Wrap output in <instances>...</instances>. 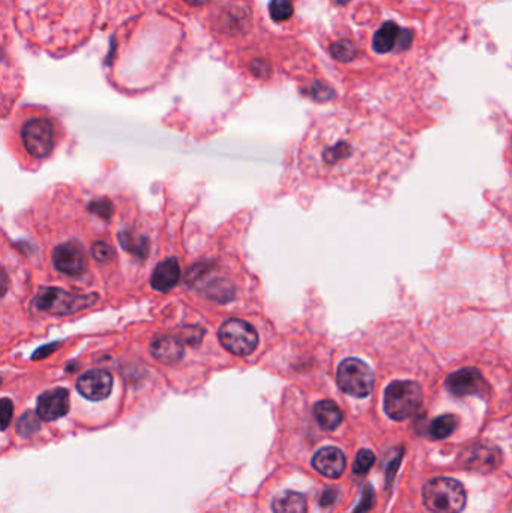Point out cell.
<instances>
[{
  "label": "cell",
  "mask_w": 512,
  "mask_h": 513,
  "mask_svg": "<svg viewBox=\"0 0 512 513\" xmlns=\"http://www.w3.org/2000/svg\"><path fill=\"white\" fill-rule=\"evenodd\" d=\"M396 149L377 126L349 117H329L310 138L307 160L317 175L346 179H382Z\"/></svg>",
  "instance_id": "1"
},
{
  "label": "cell",
  "mask_w": 512,
  "mask_h": 513,
  "mask_svg": "<svg viewBox=\"0 0 512 513\" xmlns=\"http://www.w3.org/2000/svg\"><path fill=\"white\" fill-rule=\"evenodd\" d=\"M97 16V0H17L20 32L51 53H67L85 43Z\"/></svg>",
  "instance_id": "2"
},
{
  "label": "cell",
  "mask_w": 512,
  "mask_h": 513,
  "mask_svg": "<svg viewBox=\"0 0 512 513\" xmlns=\"http://www.w3.org/2000/svg\"><path fill=\"white\" fill-rule=\"evenodd\" d=\"M423 498L432 513H459L466 504V491L455 479L435 478L425 483Z\"/></svg>",
  "instance_id": "3"
},
{
  "label": "cell",
  "mask_w": 512,
  "mask_h": 513,
  "mask_svg": "<svg viewBox=\"0 0 512 513\" xmlns=\"http://www.w3.org/2000/svg\"><path fill=\"white\" fill-rule=\"evenodd\" d=\"M421 405L423 389L415 381H392L385 390L383 407L386 414L393 420L412 417Z\"/></svg>",
  "instance_id": "4"
},
{
  "label": "cell",
  "mask_w": 512,
  "mask_h": 513,
  "mask_svg": "<svg viewBox=\"0 0 512 513\" xmlns=\"http://www.w3.org/2000/svg\"><path fill=\"white\" fill-rule=\"evenodd\" d=\"M98 300L97 294H71L60 288H43L36 294L33 305L36 309L53 315H68L92 307Z\"/></svg>",
  "instance_id": "5"
},
{
  "label": "cell",
  "mask_w": 512,
  "mask_h": 513,
  "mask_svg": "<svg viewBox=\"0 0 512 513\" xmlns=\"http://www.w3.org/2000/svg\"><path fill=\"white\" fill-rule=\"evenodd\" d=\"M24 149L33 158H45L55 149L56 128L45 116H33L26 119L21 126Z\"/></svg>",
  "instance_id": "6"
},
{
  "label": "cell",
  "mask_w": 512,
  "mask_h": 513,
  "mask_svg": "<svg viewBox=\"0 0 512 513\" xmlns=\"http://www.w3.org/2000/svg\"><path fill=\"white\" fill-rule=\"evenodd\" d=\"M337 381L339 389L354 398H366L374 387V374L364 360L349 358L338 366Z\"/></svg>",
  "instance_id": "7"
},
{
  "label": "cell",
  "mask_w": 512,
  "mask_h": 513,
  "mask_svg": "<svg viewBox=\"0 0 512 513\" xmlns=\"http://www.w3.org/2000/svg\"><path fill=\"white\" fill-rule=\"evenodd\" d=\"M222 347L236 356H248L258 344V335L256 329L239 319H230L222 323L218 332Z\"/></svg>",
  "instance_id": "8"
},
{
  "label": "cell",
  "mask_w": 512,
  "mask_h": 513,
  "mask_svg": "<svg viewBox=\"0 0 512 513\" xmlns=\"http://www.w3.org/2000/svg\"><path fill=\"white\" fill-rule=\"evenodd\" d=\"M446 389L458 398L470 397V395L485 397L489 385L475 368H463V370H458L446 378Z\"/></svg>",
  "instance_id": "9"
},
{
  "label": "cell",
  "mask_w": 512,
  "mask_h": 513,
  "mask_svg": "<svg viewBox=\"0 0 512 513\" xmlns=\"http://www.w3.org/2000/svg\"><path fill=\"white\" fill-rule=\"evenodd\" d=\"M55 267L68 276L82 275L86 267V255L83 248L75 242H67L55 248L53 251Z\"/></svg>",
  "instance_id": "10"
},
{
  "label": "cell",
  "mask_w": 512,
  "mask_h": 513,
  "mask_svg": "<svg viewBox=\"0 0 512 513\" xmlns=\"http://www.w3.org/2000/svg\"><path fill=\"white\" fill-rule=\"evenodd\" d=\"M113 387V377L102 370H92L85 373L77 381V390L82 397L90 401H102L109 398Z\"/></svg>",
  "instance_id": "11"
},
{
  "label": "cell",
  "mask_w": 512,
  "mask_h": 513,
  "mask_svg": "<svg viewBox=\"0 0 512 513\" xmlns=\"http://www.w3.org/2000/svg\"><path fill=\"white\" fill-rule=\"evenodd\" d=\"M70 412V393L67 389L56 387L44 392L38 398L36 413L43 420L53 422Z\"/></svg>",
  "instance_id": "12"
},
{
  "label": "cell",
  "mask_w": 512,
  "mask_h": 513,
  "mask_svg": "<svg viewBox=\"0 0 512 513\" xmlns=\"http://www.w3.org/2000/svg\"><path fill=\"white\" fill-rule=\"evenodd\" d=\"M312 467L326 478L338 479L344 473L346 456L338 447H323L312 456Z\"/></svg>",
  "instance_id": "13"
},
{
  "label": "cell",
  "mask_w": 512,
  "mask_h": 513,
  "mask_svg": "<svg viewBox=\"0 0 512 513\" xmlns=\"http://www.w3.org/2000/svg\"><path fill=\"white\" fill-rule=\"evenodd\" d=\"M462 459L466 468L476 471H490L496 468L501 463V452L487 446H472L464 453L462 452Z\"/></svg>",
  "instance_id": "14"
},
{
  "label": "cell",
  "mask_w": 512,
  "mask_h": 513,
  "mask_svg": "<svg viewBox=\"0 0 512 513\" xmlns=\"http://www.w3.org/2000/svg\"><path fill=\"white\" fill-rule=\"evenodd\" d=\"M179 278H180V269L178 260L168 258L155 267L151 278V284L155 290L167 293L178 285Z\"/></svg>",
  "instance_id": "15"
},
{
  "label": "cell",
  "mask_w": 512,
  "mask_h": 513,
  "mask_svg": "<svg viewBox=\"0 0 512 513\" xmlns=\"http://www.w3.org/2000/svg\"><path fill=\"white\" fill-rule=\"evenodd\" d=\"M151 353L156 360H160L165 365H172L180 360L183 354V347L178 338L163 335V336H156L152 341Z\"/></svg>",
  "instance_id": "16"
},
{
  "label": "cell",
  "mask_w": 512,
  "mask_h": 513,
  "mask_svg": "<svg viewBox=\"0 0 512 513\" xmlns=\"http://www.w3.org/2000/svg\"><path fill=\"white\" fill-rule=\"evenodd\" d=\"M314 417L326 431H334L343 422V413L332 401H320L314 405Z\"/></svg>",
  "instance_id": "17"
},
{
  "label": "cell",
  "mask_w": 512,
  "mask_h": 513,
  "mask_svg": "<svg viewBox=\"0 0 512 513\" xmlns=\"http://www.w3.org/2000/svg\"><path fill=\"white\" fill-rule=\"evenodd\" d=\"M273 513H307V498L295 491H287L273 500Z\"/></svg>",
  "instance_id": "18"
},
{
  "label": "cell",
  "mask_w": 512,
  "mask_h": 513,
  "mask_svg": "<svg viewBox=\"0 0 512 513\" xmlns=\"http://www.w3.org/2000/svg\"><path fill=\"white\" fill-rule=\"evenodd\" d=\"M119 242L125 251L137 255L138 258H146L149 254V248H151L149 239L144 238L141 234L122 231L119 234Z\"/></svg>",
  "instance_id": "19"
},
{
  "label": "cell",
  "mask_w": 512,
  "mask_h": 513,
  "mask_svg": "<svg viewBox=\"0 0 512 513\" xmlns=\"http://www.w3.org/2000/svg\"><path fill=\"white\" fill-rule=\"evenodd\" d=\"M400 38H401V31L397 28V26L393 23H386L374 36V48L378 53H388L396 48Z\"/></svg>",
  "instance_id": "20"
},
{
  "label": "cell",
  "mask_w": 512,
  "mask_h": 513,
  "mask_svg": "<svg viewBox=\"0 0 512 513\" xmlns=\"http://www.w3.org/2000/svg\"><path fill=\"white\" fill-rule=\"evenodd\" d=\"M457 425H458V420L454 414H443L432 420V422L430 424L428 432L432 438L443 440L451 436V434L455 431Z\"/></svg>",
  "instance_id": "21"
},
{
  "label": "cell",
  "mask_w": 512,
  "mask_h": 513,
  "mask_svg": "<svg viewBox=\"0 0 512 513\" xmlns=\"http://www.w3.org/2000/svg\"><path fill=\"white\" fill-rule=\"evenodd\" d=\"M293 0H272L269 4L271 18L277 23H284L293 16Z\"/></svg>",
  "instance_id": "22"
},
{
  "label": "cell",
  "mask_w": 512,
  "mask_h": 513,
  "mask_svg": "<svg viewBox=\"0 0 512 513\" xmlns=\"http://www.w3.org/2000/svg\"><path fill=\"white\" fill-rule=\"evenodd\" d=\"M39 419L41 417L38 416V413H33V412L24 413L17 424V432L21 437L33 436L35 432H38L39 426H41V424H39Z\"/></svg>",
  "instance_id": "23"
},
{
  "label": "cell",
  "mask_w": 512,
  "mask_h": 513,
  "mask_svg": "<svg viewBox=\"0 0 512 513\" xmlns=\"http://www.w3.org/2000/svg\"><path fill=\"white\" fill-rule=\"evenodd\" d=\"M376 461V456L369 449H362L358 452L356 455V459H354V464H353V473L354 475H366V473L370 471V468L373 467Z\"/></svg>",
  "instance_id": "24"
},
{
  "label": "cell",
  "mask_w": 512,
  "mask_h": 513,
  "mask_svg": "<svg viewBox=\"0 0 512 513\" xmlns=\"http://www.w3.org/2000/svg\"><path fill=\"white\" fill-rule=\"evenodd\" d=\"M114 255H116L114 248L111 245H109L107 242L99 241L92 245V257L99 263H109L114 258Z\"/></svg>",
  "instance_id": "25"
},
{
  "label": "cell",
  "mask_w": 512,
  "mask_h": 513,
  "mask_svg": "<svg viewBox=\"0 0 512 513\" xmlns=\"http://www.w3.org/2000/svg\"><path fill=\"white\" fill-rule=\"evenodd\" d=\"M331 53L337 60H350L354 56V45L349 41H339L331 47Z\"/></svg>",
  "instance_id": "26"
},
{
  "label": "cell",
  "mask_w": 512,
  "mask_h": 513,
  "mask_svg": "<svg viewBox=\"0 0 512 513\" xmlns=\"http://www.w3.org/2000/svg\"><path fill=\"white\" fill-rule=\"evenodd\" d=\"M373 504H374V491L370 485H366L364 486L361 502L356 506V509L353 510V513H366L373 507Z\"/></svg>",
  "instance_id": "27"
},
{
  "label": "cell",
  "mask_w": 512,
  "mask_h": 513,
  "mask_svg": "<svg viewBox=\"0 0 512 513\" xmlns=\"http://www.w3.org/2000/svg\"><path fill=\"white\" fill-rule=\"evenodd\" d=\"M90 210L94 214H97L98 216H102L109 219L113 214V206L109 200H98V202H94L90 204Z\"/></svg>",
  "instance_id": "28"
},
{
  "label": "cell",
  "mask_w": 512,
  "mask_h": 513,
  "mask_svg": "<svg viewBox=\"0 0 512 513\" xmlns=\"http://www.w3.org/2000/svg\"><path fill=\"white\" fill-rule=\"evenodd\" d=\"M0 412H2V429L5 431L11 422L12 419V414H14V405H12L11 399L8 398H4L2 399V409H0Z\"/></svg>",
  "instance_id": "29"
},
{
  "label": "cell",
  "mask_w": 512,
  "mask_h": 513,
  "mask_svg": "<svg viewBox=\"0 0 512 513\" xmlns=\"http://www.w3.org/2000/svg\"><path fill=\"white\" fill-rule=\"evenodd\" d=\"M337 498H338V491L335 488H327L320 497V504L323 507H329L337 502Z\"/></svg>",
  "instance_id": "30"
},
{
  "label": "cell",
  "mask_w": 512,
  "mask_h": 513,
  "mask_svg": "<svg viewBox=\"0 0 512 513\" xmlns=\"http://www.w3.org/2000/svg\"><path fill=\"white\" fill-rule=\"evenodd\" d=\"M209 2H211V0H180V4H183V5L188 6V8H194V9L202 8V6H205L206 4H209Z\"/></svg>",
  "instance_id": "31"
}]
</instances>
